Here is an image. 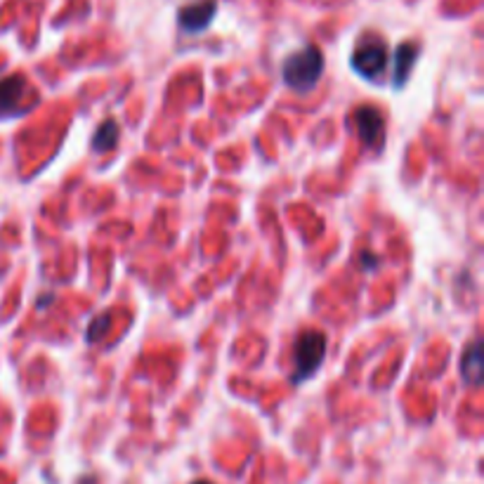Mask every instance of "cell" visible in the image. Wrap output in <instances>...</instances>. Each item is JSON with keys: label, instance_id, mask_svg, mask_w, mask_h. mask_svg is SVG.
Segmentation results:
<instances>
[{"label": "cell", "instance_id": "8992f818", "mask_svg": "<svg viewBox=\"0 0 484 484\" xmlns=\"http://www.w3.org/2000/svg\"><path fill=\"white\" fill-rule=\"evenodd\" d=\"M27 92V81L21 76H10L0 81V116H10Z\"/></svg>", "mask_w": 484, "mask_h": 484}, {"label": "cell", "instance_id": "30bf717a", "mask_svg": "<svg viewBox=\"0 0 484 484\" xmlns=\"http://www.w3.org/2000/svg\"><path fill=\"white\" fill-rule=\"evenodd\" d=\"M105 324H106L105 316H99L98 322L92 324V329L88 331V333H85V338H88V340H98V338H99V329H102V326H105Z\"/></svg>", "mask_w": 484, "mask_h": 484}, {"label": "cell", "instance_id": "9c48e42d", "mask_svg": "<svg viewBox=\"0 0 484 484\" xmlns=\"http://www.w3.org/2000/svg\"><path fill=\"white\" fill-rule=\"evenodd\" d=\"M119 123L113 119L105 121L102 126H99V130L95 133V137H92V147H95V152H109V149L116 147V142H119Z\"/></svg>", "mask_w": 484, "mask_h": 484}, {"label": "cell", "instance_id": "ba28073f", "mask_svg": "<svg viewBox=\"0 0 484 484\" xmlns=\"http://www.w3.org/2000/svg\"><path fill=\"white\" fill-rule=\"evenodd\" d=\"M461 373L468 383H480L482 376V352H480V340H472L468 350L464 352V362H461Z\"/></svg>", "mask_w": 484, "mask_h": 484}, {"label": "cell", "instance_id": "8fae6325", "mask_svg": "<svg viewBox=\"0 0 484 484\" xmlns=\"http://www.w3.org/2000/svg\"><path fill=\"white\" fill-rule=\"evenodd\" d=\"M194 484H211V482H206V480H199V482H194Z\"/></svg>", "mask_w": 484, "mask_h": 484}, {"label": "cell", "instance_id": "277c9868", "mask_svg": "<svg viewBox=\"0 0 484 484\" xmlns=\"http://www.w3.org/2000/svg\"><path fill=\"white\" fill-rule=\"evenodd\" d=\"M352 121L366 147H380L386 135V119L376 106H359L357 112L352 113Z\"/></svg>", "mask_w": 484, "mask_h": 484}, {"label": "cell", "instance_id": "3957f363", "mask_svg": "<svg viewBox=\"0 0 484 484\" xmlns=\"http://www.w3.org/2000/svg\"><path fill=\"white\" fill-rule=\"evenodd\" d=\"M387 64V48L386 43L371 35V38H366L364 43H359V48L355 50V55H352V66L357 71L359 76L371 78L376 74L386 69Z\"/></svg>", "mask_w": 484, "mask_h": 484}, {"label": "cell", "instance_id": "6da1fadb", "mask_svg": "<svg viewBox=\"0 0 484 484\" xmlns=\"http://www.w3.org/2000/svg\"><path fill=\"white\" fill-rule=\"evenodd\" d=\"M284 81L291 90L295 92H309L319 83L324 71V55L322 50L315 45L298 50L284 62Z\"/></svg>", "mask_w": 484, "mask_h": 484}, {"label": "cell", "instance_id": "52a82bcc", "mask_svg": "<svg viewBox=\"0 0 484 484\" xmlns=\"http://www.w3.org/2000/svg\"><path fill=\"white\" fill-rule=\"evenodd\" d=\"M416 57H418V45H414V43H402L400 48H397V52H394V85L397 88H402L404 85V81L409 78V74H411V69H414V62Z\"/></svg>", "mask_w": 484, "mask_h": 484}, {"label": "cell", "instance_id": "5b68a950", "mask_svg": "<svg viewBox=\"0 0 484 484\" xmlns=\"http://www.w3.org/2000/svg\"><path fill=\"white\" fill-rule=\"evenodd\" d=\"M215 12H218V3L215 0H199V3H191V5L183 7L177 12V21H180V27L187 34H199V31L208 28Z\"/></svg>", "mask_w": 484, "mask_h": 484}, {"label": "cell", "instance_id": "7a4b0ae2", "mask_svg": "<svg viewBox=\"0 0 484 484\" xmlns=\"http://www.w3.org/2000/svg\"><path fill=\"white\" fill-rule=\"evenodd\" d=\"M324 355H326V336L322 331H305L295 340V383H302L309 376H315L316 369L322 366Z\"/></svg>", "mask_w": 484, "mask_h": 484}]
</instances>
